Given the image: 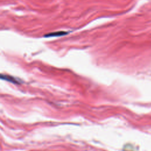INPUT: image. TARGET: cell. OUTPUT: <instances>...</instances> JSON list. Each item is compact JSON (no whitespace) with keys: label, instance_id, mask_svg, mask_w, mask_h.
<instances>
[{"label":"cell","instance_id":"obj_1","mask_svg":"<svg viewBox=\"0 0 151 151\" xmlns=\"http://www.w3.org/2000/svg\"><path fill=\"white\" fill-rule=\"evenodd\" d=\"M1 79L6 80V81H9L12 83H15V84L20 83L19 81L17 79H16L15 77L10 76H6V75H4V74H1Z\"/></svg>","mask_w":151,"mask_h":151},{"label":"cell","instance_id":"obj_2","mask_svg":"<svg viewBox=\"0 0 151 151\" xmlns=\"http://www.w3.org/2000/svg\"><path fill=\"white\" fill-rule=\"evenodd\" d=\"M67 32H63V31H58L56 32H53V33H50L48 34L45 35V37H59V36H62L64 35L67 34Z\"/></svg>","mask_w":151,"mask_h":151}]
</instances>
